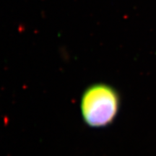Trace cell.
Instances as JSON below:
<instances>
[{
	"instance_id": "obj_1",
	"label": "cell",
	"mask_w": 156,
	"mask_h": 156,
	"mask_svg": "<svg viewBox=\"0 0 156 156\" xmlns=\"http://www.w3.org/2000/svg\"><path fill=\"white\" fill-rule=\"evenodd\" d=\"M119 106L118 93L106 84H95L87 88L82 96V115L91 127L109 125L116 118Z\"/></svg>"
}]
</instances>
